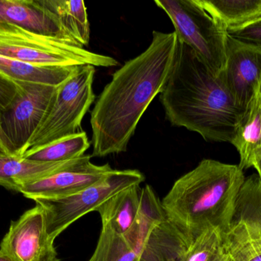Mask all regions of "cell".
<instances>
[{"label": "cell", "mask_w": 261, "mask_h": 261, "mask_svg": "<svg viewBox=\"0 0 261 261\" xmlns=\"http://www.w3.org/2000/svg\"><path fill=\"white\" fill-rule=\"evenodd\" d=\"M149 47L116 70L91 112L93 156L123 153L140 120L164 90L176 59V32L153 31Z\"/></svg>", "instance_id": "obj_1"}, {"label": "cell", "mask_w": 261, "mask_h": 261, "mask_svg": "<svg viewBox=\"0 0 261 261\" xmlns=\"http://www.w3.org/2000/svg\"><path fill=\"white\" fill-rule=\"evenodd\" d=\"M160 94L171 125L196 132L206 141L231 143L246 110L236 104L220 75L179 40L173 69Z\"/></svg>", "instance_id": "obj_2"}, {"label": "cell", "mask_w": 261, "mask_h": 261, "mask_svg": "<svg viewBox=\"0 0 261 261\" xmlns=\"http://www.w3.org/2000/svg\"><path fill=\"white\" fill-rule=\"evenodd\" d=\"M245 180L239 165L203 159L175 182L161 204L167 219L193 239L212 228L223 234Z\"/></svg>", "instance_id": "obj_3"}, {"label": "cell", "mask_w": 261, "mask_h": 261, "mask_svg": "<svg viewBox=\"0 0 261 261\" xmlns=\"http://www.w3.org/2000/svg\"><path fill=\"white\" fill-rule=\"evenodd\" d=\"M0 56L50 67L118 65L113 57L94 53L60 37L42 35L5 21H0Z\"/></svg>", "instance_id": "obj_4"}, {"label": "cell", "mask_w": 261, "mask_h": 261, "mask_svg": "<svg viewBox=\"0 0 261 261\" xmlns=\"http://www.w3.org/2000/svg\"><path fill=\"white\" fill-rule=\"evenodd\" d=\"M95 67L80 66L58 87L45 116L18 156L82 131L83 119L96 99L93 89Z\"/></svg>", "instance_id": "obj_5"}, {"label": "cell", "mask_w": 261, "mask_h": 261, "mask_svg": "<svg viewBox=\"0 0 261 261\" xmlns=\"http://www.w3.org/2000/svg\"><path fill=\"white\" fill-rule=\"evenodd\" d=\"M171 20L178 40L188 45L218 76L226 63L225 29L199 0H155Z\"/></svg>", "instance_id": "obj_6"}, {"label": "cell", "mask_w": 261, "mask_h": 261, "mask_svg": "<svg viewBox=\"0 0 261 261\" xmlns=\"http://www.w3.org/2000/svg\"><path fill=\"white\" fill-rule=\"evenodd\" d=\"M144 179V175L137 170H114L99 182L71 196L33 200L44 211L47 234L55 241L73 222L96 211L116 193L141 185Z\"/></svg>", "instance_id": "obj_7"}, {"label": "cell", "mask_w": 261, "mask_h": 261, "mask_svg": "<svg viewBox=\"0 0 261 261\" xmlns=\"http://www.w3.org/2000/svg\"><path fill=\"white\" fill-rule=\"evenodd\" d=\"M21 91L10 107L0 113V125L14 156H19L45 116L58 87L19 81Z\"/></svg>", "instance_id": "obj_8"}, {"label": "cell", "mask_w": 261, "mask_h": 261, "mask_svg": "<svg viewBox=\"0 0 261 261\" xmlns=\"http://www.w3.org/2000/svg\"><path fill=\"white\" fill-rule=\"evenodd\" d=\"M46 228L45 216L37 205L12 222L0 251L12 261H59Z\"/></svg>", "instance_id": "obj_9"}, {"label": "cell", "mask_w": 261, "mask_h": 261, "mask_svg": "<svg viewBox=\"0 0 261 261\" xmlns=\"http://www.w3.org/2000/svg\"><path fill=\"white\" fill-rule=\"evenodd\" d=\"M233 100L246 109L261 87V52L227 36L226 63L219 74Z\"/></svg>", "instance_id": "obj_10"}, {"label": "cell", "mask_w": 261, "mask_h": 261, "mask_svg": "<svg viewBox=\"0 0 261 261\" xmlns=\"http://www.w3.org/2000/svg\"><path fill=\"white\" fill-rule=\"evenodd\" d=\"M91 156L84 155L81 162L67 170L20 185L18 193L29 199H54L71 196L96 183L113 171L110 164L92 163Z\"/></svg>", "instance_id": "obj_11"}, {"label": "cell", "mask_w": 261, "mask_h": 261, "mask_svg": "<svg viewBox=\"0 0 261 261\" xmlns=\"http://www.w3.org/2000/svg\"><path fill=\"white\" fill-rule=\"evenodd\" d=\"M0 21L18 25L42 35L60 37L81 47L41 0H0Z\"/></svg>", "instance_id": "obj_12"}, {"label": "cell", "mask_w": 261, "mask_h": 261, "mask_svg": "<svg viewBox=\"0 0 261 261\" xmlns=\"http://www.w3.org/2000/svg\"><path fill=\"white\" fill-rule=\"evenodd\" d=\"M193 240L167 218L149 231L135 253L139 261H181Z\"/></svg>", "instance_id": "obj_13"}, {"label": "cell", "mask_w": 261, "mask_h": 261, "mask_svg": "<svg viewBox=\"0 0 261 261\" xmlns=\"http://www.w3.org/2000/svg\"><path fill=\"white\" fill-rule=\"evenodd\" d=\"M40 162L16 156H0V185L18 192L20 185L51 176L81 162Z\"/></svg>", "instance_id": "obj_14"}, {"label": "cell", "mask_w": 261, "mask_h": 261, "mask_svg": "<svg viewBox=\"0 0 261 261\" xmlns=\"http://www.w3.org/2000/svg\"><path fill=\"white\" fill-rule=\"evenodd\" d=\"M240 154L242 170L253 167L261 156V97L256 94L245 110L231 140Z\"/></svg>", "instance_id": "obj_15"}, {"label": "cell", "mask_w": 261, "mask_h": 261, "mask_svg": "<svg viewBox=\"0 0 261 261\" xmlns=\"http://www.w3.org/2000/svg\"><path fill=\"white\" fill-rule=\"evenodd\" d=\"M231 222L244 227L261 253V182L258 175L245 179L238 196Z\"/></svg>", "instance_id": "obj_16"}, {"label": "cell", "mask_w": 261, "mask_h": 261, "mask_svg": "<svg viewBox=\"0 0 261 261\" xmlns=\"http://www.w3.org/2000/svg\"><path fill=\"white\" fill-rule=\"evenodd\" d=\"M140 185H133L112 196L99 207L102 225H107L124 235L133 225L141 200Z\"/></svg>", "instance_id": "obj_17"}, {"label": "cell", "mask_w": 261, "mask_h": 261, "mask_svg": "<svg viewBox=\"0 0 261 261\" xmlns=\"http://www.w3.org/2000/svg\"><path fill=\"white\" fill-rule=\"evenodd\" d=\"M80 66L50 67L35 65L0 56V72L16 81L59 87L69 79Z\"/></svg>", "instance_id": "obj_18"}, {"label": "cell", "mask_w": 261, "mask_h": 261, "mask_svg": "<svg viewBox=\"0 0 261 261\" xmlns=\"http://www.w3.org/2000/svg\"><path fill=\"white\" fill-rule=\"evenodd\" d=\"M226 30L239 29L261 18V0H199Z\"/></svg>", "instance_id": "obj_19"}, {"label": "cell", "mask_w": 261, "mask_h": 261, "mask_svg": "<svg viewBox=\"0 0 261 261\" xmlns=\"http://www.w3.org/2000/svg\"><path fill=\"white\" fill-rule=\"evenodd\" d=\"M167 218L156 193L151 186L146 185L141 189L139 209L136 219L129 230L122 236L135 252L149 231Z\"/></svg>", "instance_id": "obj_20"}, {"label": "cell", "mask_w": 261, "mask_h": 261, "mask_svg": "<svg viewBox=\"0 0 261 261\" xmlns=\"http://www.w3.org/2000/svg\"><path fill=\"white\" fill-rule=\"evenodd\" d=\"M44 6L58 16L64 29L80 46L90 43V28L84 1L41 0Z\"/></svg>", "instance_id": "obj_21"}, {"label": "cell", "mask_w": 261, "mask_h": 261, "mask_svg": "<svg viewBox=\"0 0 261 261\" xmlns=\"http://www.w3.org/2000/svg\"><path fill=\"white\" fill-rule=\"evenodd\" d=\"M90 147L87 133L81 131L28 152L21 157L40 162H64L82 157Z\"/></svg>", "instance_id": "obj_22"}, {"label": "cell", "mask_w": 261, "mask_h": 261, "mask_svg": "<svg viewBox=\"0 0 261 261\" xmlns=\"http://www.w3.org/2000/svg\"><path fill=\"white\" fill-rule=\"evenodd\" d=\"M181 261H232L227 253L222 234L208 229L193 239Z\"/></svg>", "instance_id": "obj_23"}, {"label": "cell", "mask_w": 261, "mask_h": 261, "mask_svg": "<svg viewBox=\"0 0 261 261\" xmlns=\"http://www.w3.org/2000/svg\"><path fill=\"white\" fill-rule=\"evenodd\" d=\"M89 261H139L123 236L107 225L102 231L96 250Z\"/></svg>", "instance_id": "obj_24"}, {"label": "cell", "mask_w": 261, "mask_h": 261, "mask_svg": "<svg viewBox=\"0 0 261 261\" xmlns=\"http://www.w3.org/2000/svg\"><path fill=\"white\" fill-rule=\"evenodd\" d=\"M222 234L227 253L232 261H261V253L244 227L231 222L229 229Z\"/></svg>", "instance_id": "obj_25"}, {"label": "cell", "mask_w": 261, "mask_h": 261, "mask_svg": "<svg viewBox=\"0 0 261 261\" xmlns=\"http://www.w3.org/2000/svg\"><path fill=\"white\" fill-rule=\"evenodd\" d=\"M19 81L0 72V113L7 110L21 91ZM0 156H14L13 150L0 125Z\"/></svg>", "instance_id": "obj_26"}, {"label": "cell", "mask_w": 261, "mask_h": 261, "mask_svg": "<svg viewBox=\"0 0 261 261\" xmlns=\"http://www.w3.org/2000/svg\"><path fill=\"white\" fill-rule=\"evenodd\" d=\"M226 34L239 44L261 52V18L243 27L226 30Z\"/></svg>", "instance_id": "obj_27"}, {"label": "cell", "mask_w": 261, "mask_h": 261, "mask_svg": "<svg viewBox=\"0 0 261 261\" xmlns=\"http://www.w3.org/2000/svg\"><path fill=\"white\" fill-rule=\"evenodd\" d=\"M253 167H254V168L256 169V170H257V173H258L259 178H260V180L261 182V156H259V157L256 159Z\"/></svg>", "instance_id": "obj_28"}, {"label": "cell", "mask_w": 261, "mask_h": 261, "mask_svg": "<svg viewBox=\"0 0 261 261\" xmlns=\"http://www.w3.org/2000/svg\"><path fill=\"white\" fill-rule=\"evenodd\" d=\"M0 261H12L10 260V258H9L8 256H6V254H4V253L2 252L1 251H0Z\"/></svg>", "instance_id": "obj_29"}, {"label": "cell", "mask_w": 261, "mask_h": 261, "mask_svg": "<svg viewBox=\"0 0 261 261\" xmlns=\"http://www.w3.org/2000/svg\"><path fill=\"white\" fill-rule=\"evenodd\" d=\"M260 97H261V87H260Z\"/></svg>", "instance_id": "obj_30"}]
</instances>
